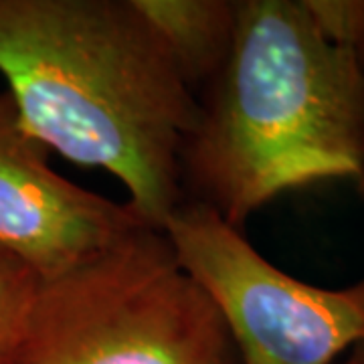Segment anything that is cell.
Returning <instances> with one entry per match:
<instances>
[{
    "label": "cell",
    "mask_w": 364,
    "mask_h": 364,
    "mask_svg": "<svg viewBox=\"0 0 364 364\" xmlns=\"http://www.w3.org/2000/svg\"><path fill=\"white\" fill-rule=\"evenodd\" d=\"M0 73L23 130L109 172L162 231L200 104L132 0H0Z\"/></svg>",
    "instance_id": "obj_1"
},
{
    "label": "cell",
    "mask_w": 364,
    "mask_h": 364,
    "mask_svg": "<svg viewBox=\"0 0 364 364\" xmlns=\"http://www.w3.org/2000/svg\"><path fill=\"white\" fill-rule=\"evenodd\" d=\"M182 146V193L241 229L275 196L364 174V63L304 0H239L227 63Z\"/></svg>",
    "instance_id": "obj_2"
},
{
    "label": "cell",
    "mask_w": 364,
    "mask_h": 364,
    "mask_svg": "<svg viewBox=\"0 0 364 364\" xmlns=\"http://www.w3.org/2000/svg\"><path fill=\"white\" fill-rule=\"evenodd\" d=\"M18 364H241L215 301L142 225L41 279Z\"/></svg>",
    "instance_id": "obj_3"
},
{
    "label": "cell",
    "mask_w": 364,
    "mask_h": 364,
    "mask_svg": "<svg viewBox=\"0 0 364 364\" xmlns=\"http://www.w3.org/2000/svg\"><path fill=\"white\" fill-rule=\"evenodd\" d=\"M162 231L221 312L241 364H336L364 342V279L340 289L296 279L188 198Z\"/></svg>",
    "instance_id": "obj_4"
},
{
    "label": "cell",
    "mask_w": 364,
    "mask_h": 364,
    "mask_svg": "<svg viewBox=\"0 0 364 364\" xmlns=\"http://www.w3.org/2000/svg\"><path fill=\"white\" fill-rule=\"evenodd\" d=\"M146 223L128 203L95 195L49 166V150L0 97V247L51 279Z\"/></svg>",
    "instance_id": "obj_5"
},
{
    "label": "cell",
    "mask_w": 364,
    "mask_h": 364,
    "mask_svg": "<svg viewBox=\"0 0 364 364\" xmlns=\"http://www.w3.org/2000/svg\"><path fill=\"white\" fill-rule=\"evenodd\" d=\"M196 97L219 77L233 49L239 0H132Z\"/></svg>",
    "instance_id": "obj_6"
},
{
    "label": "cell",
    "mask_w": 364,
    "mask_h": 364,
    "mask_svg": "<svg viewBox=\"0 0 364 364\" xmlns=\"http://www.w3.org/2000/svg\"><path fill=\"white\" fill-rule=\"evenodd\" d=\"M41 277L0 247V364H18Z\"/></svg>",
    "instance_id": "obj_7"
},
{
    "label": "cell",
    "mask_w": 364,
    "mask_h": 364,
    "mask_svg": "<svg viewBox=\"0 0 364 364\" xmlns=\"http://www.w3.org/2000/svg\"><path fill=\"white\" fill-rule=\"evenodd\" d=\"M304 6L326 39L364 63V0H304Z\"/></svg>",
    "instance_id": "obj_8"
},
{
    "label": "cell",
    "mask_w": 364,
    "mask_h": 364,
    "mask_svg": "<svg viewBox=\"0 0 364 364\" xmlns=\"http://www.w3.org/2000/svg\"><path fill=\"white\" fill-rule=\"evenodd\" d=\"M336 364H364V342L352 346L350 350L346 352Z\"/></svg>",
    "instance_id": "obj_9"
},
{
    "label": "cell",
    "mask_w": 364,
    "mask_h": 364,
    "mask_svg": "<svg viewBox=\"0 0 364 364\" xmlns=\"http://www.w3.org/2000/svg\"><path fill=\"white\" fill-rule=\"evenodd\" d=\"M356 186H358V191H360V195H364V174H363V178L358 181V184H356Z\"/></svg>",
    "instance_id": "obj_10"
},
{
    "label": "cell",
    "mask_w": 364,
    "mask_h": 364,
    "mask_svg": "<svg viewBox=\"0 0 364 364\" xmlns=\"http://www.w3.org/2000/svg\"><path fill=\"white\" fill-rule=\"evenodd\" d=\"M0 97H2V93H0Z\"/></svg>",
    "instance_id": "obj_11"
}]
</instances>
